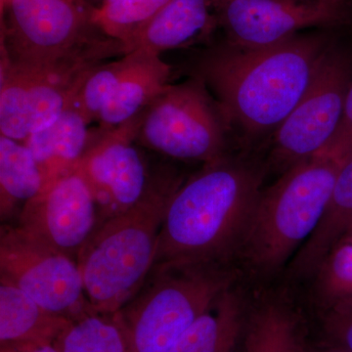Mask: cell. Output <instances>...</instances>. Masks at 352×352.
Here are the masks:
<instances>
[{"mask_svg": "<svg viewBox=\"0 0 352 352\" xmlns=\"http://www.w3.org/2000/svg\"><path fill=\"white\" fill-rule=\"evenodd\" d=\"M45 182L36 159L25 143L0 135V215L18 214L38 195Z\"/></svg>", "mask_w": 352, "mask_h": 352, "instance_id": "obj_18", "label": "cell"}, {"mask_svg": "<svg viewBox=\"0 0 352 352\" xmlns=\"http://www.w3.org/2000/svg\"><path fill=\"white\" fill-rule=\"evenodd\" d=\"M226 41L256 48L281 43L303 29L346 24L349 0H226L217 6Z\"/></svg>", "mask_w": 352, "mask_h": 352, "instance_id": "obj_11", "label": "cell"}, {"mask_svg": "<svg viewBox=\"0 0 352 352\" xmlns=\"http://www.w3.org/2000/svg\"><path fill=\"white\" fill-rule=\"evenodd\" d=\"M82 0H2L1 62L58 82L80 85L124 44L94 22Z\"/></svg>", "mask_w": 352, "mask_h": 352, "instance_id": "obj_3", "label": "cell"}, {"mask_svg": "<svg viewBox=\"0 0 352 352\" xmlns=\"http://www.w3.org/2000/svg\"><path fill=\"white\" fill-rule=\"evenodd\" d=\"M0 281L17 287L41 307L73 322L94 312L78 261L18 226L0 229Z\"/></svg>", "mask_w": 352, "mask_h": 352, "instance_id": "obj_8", "label": "cell"}, {"mask_svg": "<svg viewBox=\"0 0 352 352\" xmlns=\"http://www.w3.org/2000/svg\"><path fill=\"white\" fill-rule=\"evenodd\" d=\"M352 154V82L347 91L340 126L329 144L317 155L346 157Z\"/></svg>", "mask_w": 352, "mask_h": 352, "instance_id": "obj_27", "label": "cell"}, {"mask_svg": "<svg viewBox=\"0 0 352 352\" xmlns=\"http://www.w3.org/2000/svg\"><path fill=\"white\" fill-rule=\"evenodd\" d=\"M73 321L0 281V344H57Z\"/></svg>", "mask_w": 352, "mask_h": 352, "instance_id": "obj_16", "label": "cell"}, {"mask_svg": "<svg viewBox=\"0 0 352 352\" xmlns=\"http://www.w3.org/2000/svg\"><path fill=\"white\" fill-rule=\"evenodd\" d=\"M326 352H349L346 351H344V349H340V347L336 346L335 349H332V351H329Z\"/></svg>", "mask_w": 352, "mask_h": 352, "instance_id": "obj_30", "label": "cell"}, {"mask_svg": "<svg viewBox=\"0 0 352 352\" xmlns=\"http://www.w3.org/2000/svg\"><path fill=\"white\" fill-rule=\"evenodd\" d=\"M344 240L349 241V242L352 243V230L351 231V232L349 233V235H347Z\"/></svg>", "mask_w": 352, "mask_h": 352, "instance_id": "obj_31", "label": "cell"}, {"mask_svg": "<svg viewBox=\"0 0 352 352\" xmlns=\"http://www.w3.org/2000/svg\"><path fill=\"white\" fill-rule=\"evenodd\" d=\"M82 1L87 2V4L94 7V8H98L103 3L104 0H82Z\"/></svg>", "mask_w": 352, "mask_h": 352, "instance_id": "obj_29", "label": "cell"}, {"mask_svg": "<svg viewBox=\"0 0 352 352\" xmlns=\"http://www.w3.org/2000/svg\"><path fill=\"white\" fill-rule=\"evenodd\" d=\"M230 283L219 264L152 268L140 291L117 312L134 351L170 352Z\"/></svg>", "mask_w": 352, "mask_h": 352, "instance_id": "obj_6", "label": "cell"}, {"mask_svg": "<svg viewBox=\"0 0 352 352\" xmlns=\"http://www.w3.org/2000/svg\"><path fill=\"white\" fill-rule=\"evenodd\" d=\"M217 27L214 0H170L146 27L131 51L143 50L161 56L166 51L207 43Z\"/></svg>", "mask_w": 352, "mask_h": 352, "instance_id": "obj_13", "label": "cell"}, {"mask_svg": "<svg viewBox=\"0 0 352 352\" xmlns=\"http://www.w3.org/2000/svg\"><path fill=\"white\" fill-rule=\"evenodd\" d=\"M261 184V173L248 164L226 157L206 164L171 198L153 268L219 264L243 244Z\"/></svg>", "mask_w": 352, "mask_h": 352, "instance_id": "obj_2", "label": "cell"}, {"mask_svg": "<svg viewBox=\"0 0 352 352\" xmlns=\"http://www.w3.org/2000/svg\"><path fill=\"white\" fill-rule=\"evenodd\" d=\"M215 6H217V4L221 3V2L226 1V0H214Z\"/></svg>", "mask_w": 352, "mask_h": 352, "instance_id": "obj_32", "label": "cell"}, {"mask_svg": "<svg viewBox=\"0 0 352 352\" xmlns=\"http://www.w3.org/2000/svg\"><path fill=\"white\" fill-rule=\"evenodd\" d=\"M18 219L21 228L76 259L100 224L94 197L76 170L45 185Z\"/></svg>", "mask_w": 352, "mask_h": 352, "instance_id": "obj_12", "label": "cell"}, {"mask_svg": "<svg viewBox=\"0 0 352 352\" xmlns=\"http://www.w3.org/2000/svg\"><path fill=\"white\" fill-rule=\"evenodd\" d=\"M138 122L139 115L116 129H98L76 166L96 201L100 223L138 205L175 171L151 170L146 148L136 140Z\"/></svg>", "mask_w": 352, "mask_h": 352, "instance_id": "obj_9", "label": "cell"}, {"mask_svg": "<svg viewBox=\"0 0 352 352\" xmlns=\"http://www.w3.org/2000/svg\"><path fill=\"white\" fill-rule=\"evenodd\" d=\"M226 124L206 85L190 76L166 85L139 115L136 140L164 157L210 164L226 157Z\"/></svg>", "mask_w": 352, "mask_h": 352, "instance_id": "obj_7", "label": "cell"}, {"mask_svg": "<svg viewBox=\"0 0 352 352\" xmlns=\"http://www.w3.org/2000/svg\"><path fill=\"white\" fill-rule=\"evenodd\" d=\"M327 48L320 36L298 34L264 47L226 41L201 51L188 73L215 95L227 124L261 135L296 107Z\"/></svg>", "mask_w": 352, "mask_h": 352, "instance_id": "obj_1", "label": "cell"}, {"mask_svg": "<svg viewBox=\"0 0 352 352\" xmlns=\"http://www.w3.org/2000/svg\"><path fill=\"white\" fill-rule=\"evenodd\" d=\"M320 295L329 305L352 300V243L342 240L329 252L318 270Z\"/></svg>", "mask_w": 352, "mask_h": 352, "instance_id": "obj_25", "label": "cell"}, {"mask_svg": "<svg viewBox=\"0 0 352 352\" xmlns=\"http://www.w3.org/2000/svg\"><path fill=\"white\" fill-rule=\"evenodd\" d=\"M0 352H62L57 344H0Z\"/></svg>", "mask_w": 352, "mask_h": 352, "instance_id": "obj_28", "label": "cell"}, {"mask_svg": "<svg viewBox=\"0 0 352 352\" xmlns=\"http://www.w3.org/2000/svg\"><path fill=\"white\" fill-rule=\"evenodd\" d=\"M184 182L176 171L140 203L97 227L78 256L88 302L96 314L120 311L151 272L168 204Z\"/></svg>", "mask_w": 352, "mask_h": 352, "instance_id": "obj_4", "label": "cell"}, {"mask_svg": "<svg viewBox=\"0 0 352 352\" xmlns=\"http://www.w3.org/2000/svg\"><path fill=\"white\" fill-rule=\"evenodd\" d=\"M89 122L72 104L56 120L29 136L25 144L36 159L45 185L76 170L96 138Z\"/></svg>", "mask_w": 352, "mask_h": 352, "instance_id": "obj_14", "label": "cell"}, {"mask_svg": "<svg viewBox=\"0 0 352 352\" xmlns=\"http://www.w3.org/2000/svg\"><path fill=\"white\" fill-rule=\"evenodd\" d=\"M1 1H2V0H1Z\"/></svg>", "mask_w": 352, "mask_h": 352, "instance_id": "obj_33", "label": "cell"}, {"mask_svg": "<svg viewBox=\"0 0 352 352\" xmlns=\"http://www.w3.org/2000/svg\"><path fill=\"white\" fill-rule=\"evenodd\" d=\"M135 53L133 64L122 76L99 116V129H113L140 115L170 85L173 69L159 55L143 50Z\"/></svg>", "mask_w": 352, "mask_h": 352, "instance_id": "obj_15", "label": "cell"}, {"mask_svg": "<svg viewBox=\"0 0 352 352\" xmlns=\"http://www.w3.org/2000/svg\"><path fill=\"white\" fill-rule=\"evenodd\" d=\"M57 344L62 352H135L117 312L74 321Z\"/></svg>", "mask_w": 352, "mask_h": 352, "instance_id": "obj_20", "label": "cell"}, {"mask_svg": "<svg viewBox=\"0 0 352 352\" xmlns=\"http://www.w3.org/2000/svg\"><path fill=\"white\" fill-rule=\"evenodd\" d=\"M352 230V154L338 173L332 195L323 217L296 254L294 266L298 272L316 271L322 261Z\"/></svg>", "mask_w": 352, "mask_h": 352, "instance_id": "obj_17", "label": "cell"}, {"mask_svg": "<svg viewBox=\"0 0 352 352\" xmlns=\"http://www.w3.org/2000/svg\"><path fill=\"white\" fill-rule=\"evenodd\" d=\"M245 352H302L293 317L279 305L259 308L250 320Z\"/></svg>", "mask_w": 352, "mask_h": 352, "instance_id": "obj_22", "label": "cell"}, {"mask_svg": "<svg viewBox=\"0 0 352 352\" xmlns=\"http://www.w3.org/2000/svg\"><path fill=\"white\" fill-rule=\"evenodd\" d=\"M170 0H104L95 8L94 22L126 47V54L150 22Z\"/></svg>", "mask_w": 352, "mask_h": 352, "instance_id": "obj_21", "label": "cell"}, {"mask_svg": "<svg viewBox=\"0 0 352 352\" xmlns=\"http://www.w3.org/2000/svg\"><path fill=\"white\" fill-rule=\"evenodd\" d=\"M326 329L336 346L352 352V300H342L330 305Z\"/></svg>", "mask_w": 352, "mask_h": 352, "instance_id": "obj_26", "label": "cell"}, {"mask_svg": "<svg viewBox=\"0 0 352 352\" xmlns=\"http://www.w3.org/2000/svg\"><path fill=\"white\" fill-rule=\"evenodd\" d=\"M0 135L25 143L29 138V78L25 72L0 63Z\"/></svg>", "mask_w": 352, "mask_h": 352, "instance_id": "obj_23", "label": "cell"}, {"mask_svg": "<svg viewBox=\"0 0 352 352\" xmlns=\"http://www.w3.org/2000/svg\"><path fill=\"white\" fill-rule=\"evenodd\" d=\"M346 157H308L261 192L242 244L256 267L279 268L307 242L327 208Z\"/></svg>", "mask_w": 352, "mask_h": 352, "instance_id": "obj_5", "label": "cell"}, {"mask_svg": "<svg viewBox=\"0 0 352 352\" xmlns=\"http://www.w3.org/2000/svg\"><path fill=\"white\" fill-rule=\"evenodd\" d=\"M134 58L135 53L131 51L119 60L99 65L88 74L76 94L74 105L89 124L98 120L113 90L133 64Z\"/></svg>", "mask_w": 352, "mask_h": 352, "instance_id": "obj_24", "label": "cell"}, {"mask_svg": "<svg viewBox=\"0 0 352 352\" xmlns=\"http://www.w3.org/2000/svg\"><path fill=\"white\" fill-rule=\"evenodd\" d=\"M239 300L227 289L170 352H233L241 327Z\"/></svg>", "mask_w": 352, "mask_h": 352, "instance_id": "obj_19", "label": "cell"}, {"mask_svg": "<svg viewBox=\"0 0 352 352\" xmlns=\"http://www.w3.org/2000/svg\"><path fill=\"white\" fill-rule=\"evenodd\" d=\"M351 82L349 58L328 47L302 98L275 131V159L288 168L329 144L342 120Z\"/></svg>", "mask_w": 352, "mask_h": 352, "instance_id": "obj_10", "label": "cell"}]
</instances>
